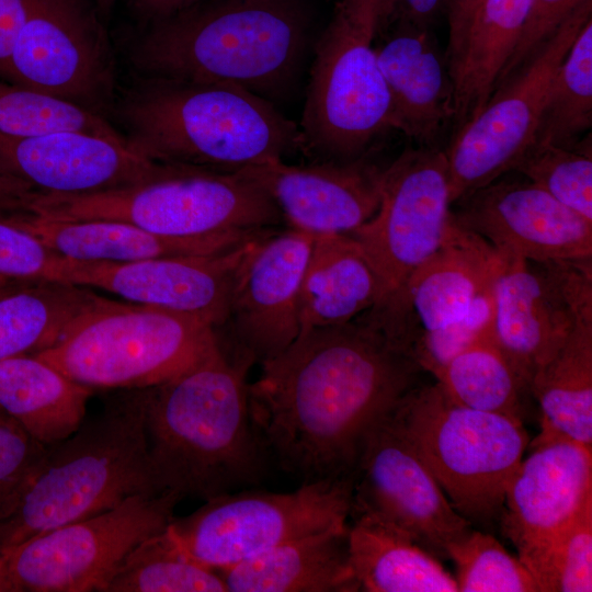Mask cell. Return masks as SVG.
<instances>
[{
  "label": "cell",
  "instance_id": "8",
  "mask_svg": "<svg viewBox=\"0 0 592 592\" xmlns=\"http://www.w3.org/2000/svg\"><path fill=\"white\" fill-rule=\"evenodd\" d=\"M392 414L460 515L498 517L530 443L522 420L463 406L437 382L415 387Z\"/></svg>",
  "mask_w": 592,
  "mask_h": 592
},
{
  "label": "cell",
  "instance_id": "36",
  "mask_svg": "<svg viewBox=\"0 0 592 592\" xmlns=\"http://www.w3.org/2000/svg\"><path fill=\"white\" fill-rule=\"evenodd\" d=\"M59 130L126 140L105 116L0 79V134L30 137Z\"/></svg>",
  "mask_w": 592,
  "mask_h": 592
},
{
  "label": "cell",
  "instance_id": "15",
  "mask_svg": "<svg viewBox=\"0 0 592 592\" xmlns=\"http://www.w3.org/2000/svg\"><path fill=\"white\" fill-rule=\"evenodd\" d=\"M451 224L444 149L408 148L384 168L378 209L351 234L380 280L382 299L441 247Z\"/></svg>",
  "mask_w": 592,
  "mask_h": 592
},
{
  "label": "cell",
  "instance_id": "18",
  "mask_svg": "<svg viewBox=\"0 0 592 592\" xmlns=\"http://www.w3.org/2000/svg\"><path fill=\"white\" fill-rule=\"evenodd\" d=\"M502 260L489 242L452 220L441 247L361 316L412 356L424 335L459 316L494 282Z\"/></svg>",
  "mask_w": 592,
  "mask_h": 592
},
{
  "label": "cell",
  "instance_id": "25",
  "mask_svg": "<svg viewBox=\"0 0 592 592\" xmlns=\"http://www.w3.org/2000/svg\"><path fill=\"white\" fill-rule=\"evenodd\" d=\"M9 219L35 235L57 254L80 262L123 263L213 254L229 250L258 234L175 238L112 219H55L33 213Z\"/></svg>",
  "mask_w": 592,
  "mask_h": 592
},
{
  "label": "cell",
  "instance_id": "13",
  "mask_svg": "<svg viewBox=\"0 0 592 592\" xmlns=\"http://www.w3.org/2000/svg\"><path fill=\"white\" fill-rule=\"evenodd\" d=\"M8 81L102 116L112 111L115 59L95 2L33 0L12 48Z\"/></svg>",
  "mask_w": 592,
  "mask_h": 592
},
{
  "label": "cell",
  "instance_id": "48",
  "mask_svg": "<svg viewBox=\"0 0 592 592\" xmlns=\"http://www.w3.org/2000/svg\"><path fill=\"white\" fill-rule=\"evenodd\" d=\"M201 0H126L133 14L146 26L169 18Z\"/></svg>",
  "mask_w": 592,
  "mask_h": 592
},
{
  "label": "cell",
  "instance_id": "33",
  "mask_svg": "<svg viewBox=\"0 0 592 592\" xmlns=\"http://www.w3.org/2000/svg\"><path fill=\"white\" fill-rule=\"evenodd\" d=\"M433 376L456 402L521 420V396L525 390L494 344L491 331L453 356Z\"/></svg>",
  "mask_w": 592,
  "mask_h": 592
},
{
  "label": "cell",
  "instance_id": "14",
  "mask_svg": "<svg viewBox=\"0 0 592 592\" xmlns=\"http://www.w3.org/2000/svg\"><path fill=\"white\" fill-rule=\"evenodd\" d=\"M494 304L492 340L530 391L576 322L592 320V258L534 262L503 255Z\"/></svg>",
  "mask_w": 592,
  "mask_h": 592
},
{
  "label": "cell",
  "instance_id": "38",
  "mask_svg": "<svg viewBox=\"0 0 592 592\" xmlns=\"http://www.w3.org/2000/svg\"><path fill=\"white\" fill-rule=\"evenodd\" d=\"M512 171L592 221L591 139L576 148L533 144Z\"/></svg>",
  "mask_w": 592,
  "mask_h": 592
},
{
  "label": "cell",
  "instance_id": "19",
  "mask_svg": "<svg viewBox=\"0 0 592 592\" xmlns=\"http://www.w3.org/2000/svg\"><path fill=\"white\" fill-rule=\"evenodd\" d=\"M519 175L505 173L454 202L453 223L506 257L534 262L592 258V221Z\"/></svg>",
  "mask_w": 592,
  "mask_h": 592
},
{
  "label": "cell",
  "instance_id": "22",
  "mask_svg": "<svg viewBox=\"0 0 592 592\" xmlns=\"http://www.w3.org/2000/svg\"><path fill=\"white\" fill-rule=\"evenodd\" d=\"M0 162L37 193L62 195L128 186L153 177L162 166L124 139L80 130L30 137L0 134Z\"/></svg>",
  "mask_w": 592,
  "mask_h": 592
},
{
  "label": "cell",
  "instance_id": "9",
  "mask_svg": "<svg viewBox=\"0 0 592 592\" xmlns=\"http://www.w3.org/2000/svg\"><path fill=\"white\" fill-rule=\"evenodd\" d=\"M354 477L304 482L291 492L253 487L205 500L167 526L179 547L197 562L221 570L285 542L348 524Z\"/></svg>",
  "mask_w": 592,
  "mask_h": 592
},
{
  "label": "cell",
  "instance_id": "7",
  "mask_svg": "<svg viewBox=\"0 0 592 592\" xmlns=\"http://www.w3.org/2000/svg\"><path fill=\"white\" fill-rule=\"evenodd\" d=\"M217 345L216 329L196 317L100 297L35 355L91 389L121 390L166 382Z\"/></svg>",
  "mask_w": 592,
  "mask_h": 592
},
{
  "label": "cell",
  "instance_id": "42",
  "mask_svg": "<svg viewBox=\"0 0 592 592\" xmlns=\"http://www.w3.org/2000/svg\"><path fill=\"white\" fill-rule=\"evenodd\" d=\"M585 0H531L521 37L499 77L496 89L516 72ZM494 89V90H496Z\"/></svg>",
  "mask_w": 592,
  "mask_h": 592
},
{
  "label": "cell",
  "instance_id": "2",
  "mask_svg": "<svg viewBox=\"0 0 592 592\" xmlns=\"http://www.w3.org/2000/svg\"><path fill=\"white\" fill-rule=\"evenodd\" d=\"M252 364L218 339L191 368L143 388L148 457L159 493L207 500L261 483L270 458L250 414Z\"/></svg>",
  "mask_w": 592,
  "mask_h": 592
},
{
  "label": "cell",
  "instance_id": "44",
  "mask_svg": "<svg viewBox=\"0 0 592 592\" xmlns=\"http://www.w3.org/2000/svg\"><path fill=\"white\" fill-rule=\"evenodd\" d=\"M446 4L447 0H382L375 36L395 24L430 29Z\"/></svg>",
  "mask_w": 592,
  "mask_h": 592
},
{
  "label": "cell",
  "instance_id": "51",
  "mask_svg": "<svg viewBox=\"0 0 592 592\" xmlns=\"http://www.w3.org/2000/svg\"><path fill=\"white\" fill-rule=\"evenodd\" d=\"M115 1L116 0H95V5H96V9L101 15V18L103 19V21L107 20L111 12H112V9L115 4Z\"/></svg>",
  "mask_w": 592,
  "mask_h": 592
},
{
  "label": "cell",
  "instance_id": "47",
  "mask_svg": "<svg viewBox=\"0 0 592 592\" xmlns=\"http://www.w3.org/2000/svg\"><path fill=\"white\" fill-rule=\"evenodd\" d=\"M38 193L0 162V218L31 213Z\"/></svg>",
  "mask_w": 592,
  "mask_h": 592
},
{
  "label": "cell",
  "instance_id": "21",
  "mask_svg": "<svg viewBox=\"0 0 592 592\" xmlns=\"http://www.w3.org/2000/svg\"><path fill=\"white\" fill-rule=\"evenodd\" d=\"M240 171L267 193L287 228L312 237L351 235L380 203L384 169L365 155L309 164L275 160Z\"/></svg>",
  "mask_w": 592,
  "mask_h": 592
},
{
  "label": "cell",
  "instance_id": "40",
  "mask_svg": "<svg viewBox=\"0 0 592 592\" xmlns=\"http://www.w3.org/2000/svg\"><path fill=\"white\" fill-rule=\"evenodd\" d=\"M494 306L493 282L459 316L424 335L414 345L412 357L424 372L434 375L453 356L491 331Z\"/></svg>",
  "mask_w": 592,
  "mask_h": 592
},
{
  "label": "cell",
  "instance_id": "1",
  "mask_svg": "<svg viewBox=\"0 0 592 592\" xmlns=\"http://www.w3.org/2000/svg\"><path fill=\"white\" fill-rule=\"evenodd\" d=\"M248 385L254 429L278 468L301 483L354 477L371 429L424 369L363 317L300 332Z\"/></svg>",
  "mask_w": 592,
  "mask_h": 592
},
{
  "label": "cell",
  "instance_id": "12",
  "mask_svg": "<svg viewBox=\"0 0 592 592\" xmlns=\"http://www.w3.org/2000/svg\"><path fill=\"white\" fill-rule=\"evenodd\" d=\"M179 502L169 493L135 494L21 543L7 551L13 592H103L126 555L167 528Z\"/></svg>",
  "mask_w": 592,
  "mask_h": 592
},
{
  "label": "cell",
  "instance_id": "29",
  "mask_svg": "<svg viewBox=\"0 0 592 592\" xmlns=\"http://www.w3.org/2000/svg\"><path fill=\"white\" fill-rule=\"evenodd\" d=\"M91 392L35 354L0 362V410L46 446L78 430Z\"/></svg>",
  "mask_w": 592,
  "mask_h": 592
},
{
  "label": "cell",
  "instance_id": "28",
  "mask_svg": "<svg viewBox=\"0 0 592 592\" xmlns=\"http://www.w3.org/2000/svg\"><path fill=\"white\" fill-rule=\"evenodd\" d=\"M351 516L349 555L360 591L458 592L455 577L407 533L366 511Z\"/></svg>",
  "mask_w": 592,
  "mask_h": 592
},
{
  "label": "cell",
  "instance_id": "5",
  "mask_svg": "<svg viewBox=\"0 0 592 592\" xmlns=\"http://www.w3.org/2000/svg\"><path fill=\"white\" fill-rule=\"evenodd\" d=\"M157 491L143 388L121 389L68 437L48 445L0 503V554L50 530Z\"/></svg>",
  "mask_w": 592,
  "mask_h": 592
},
{
  "label": "cell",
  "instance_id": "32",
  "mask_svg": "<svg viewBox=\"0 0 592 592\" xmlns=\"http://www.w3.org/2000/svg\"><path fill=\"white\" fill-rule=\"evenodd\" d=\"M101 296L57 281L24 282L0 296V362L54 345Z\"/></svg>",
  "mask_w": 592,
  "mask_h": 592
},
{
  "label": "cell",
  "instance_id": "37",
  "mask_svg": "<svg viewBox=\"0 0 592 592\" xmlns=\"http://www.w3.org/2000/svg\"><path fill=\"white\" fill-rule=\"evenodd\" d=\"M519 558L538 592L592 591V501L549 539Z\"/></svg>",
  "mask_w": 592,
  "mask_h": 592
},
{
  "label": "cell",
  "instance_id": "41",
  "mask_svg": "<svg viewBox=\"0 0 592 592\" xmlns=\"http://www.w3.org/2000/svg\"><path fill=\"white\" fill-rule=\"evenodd\" d=\"M64 257L9 218H0V277L18 282L54 281Z\"/></svg>",
  "mask_w": 592,
  "mask_h": 592
},
{
  "label": "cell",
  "instance_id": "10",
  "mask_svg": "<svg viewBox=\"0 0 592 592\" xmlns=\"http://www.w3.org/2000/svg\"><path fill=\"white\" fill-rule=\"evenodd\" d=\"M374 39L373 30L337 7L316 46L298 125L303 152L315 161L362 157L391 129L390 96Z\"/></svg>",
  "mask_w": 592,
  "mask_h": 592
},
{
  "label": "cell",
  "instance_id": "11",
  "mask_svg": "<svg viewBox=\"0 0 592 592\" xmlns=\"http://www.w3.org/2000/svg\"><path fill=\"white\" fill-rule=\"evenodd\" d=\"M591 18L592 0H585L493 91L480 112L453 134L444 149L452 204L511 172L535 143L554 76Z\"/></svg>",
  "mask_w": 592,
  "mask_h": 592
},
{
  "label": "cell",
  "instance_id": "50",
  "mask_svg": "<svg viewBox=\"0 0 592 592\" xmlns=\"http://www.w3.org/2000/svg\"><path fill=\"white\" fill-rule=\"evenodd\" d=\"M0 592H13L7 572V553L0 554Z\"/></svg>",
  "mask_w": 592,
  "mask_h": 592
},
{
  "label": "cell",
  "instance_id": "26",
  "mask_svg": "<svg viewBox=\"0 0 592 592\" xmlns=\"http://www.w3.org/2000/svg\"><path fill=\"white\" fill-rule=\"evenodd\" d=\"M348 533L349 524L321 530L217 571L227 592H356Z\"/></svg>",
  "mask_w": 592,
  "mask_h": 592
},
{
  "label": "cell",
  "instance_id": "35",
  "mask_svg": "<svg viewBox=\"0 0 592 592\" xmlns=\"http://www.w3.org/2000/svg\"><path fill=\"white\" fill-rule=\"evenodd\" d=\"M592 127V18L584 24L551 81L534 144L581 146Z\"/></svg>",
  "mask_w": 592,
  "mask_h": 592
},
{
  "label": "cell",
  "instance_id": "16",
  "mask_svg": "<svg viewBox=\"0 0 592 592\" xmlns=\"http://www.w3.org/2000/svg\"><path fill=\"white\" fill-rule=\"evenodd\" d=\"M352 510L377 515L440 557H446V547L471 530V523L449 502L392 410L363 442Z\"/></svg>",
  "mask_w": 592,
  "mask_h": 592
},
{
  "label": "cell",
  "instance_id": "30",
  "mask_svg": "<svg viewBox=\"0 0 592 592\" xmlns=\"http://www.w3.org/2000/svg\"><path fill=\"white\" fill-rule=\"evenodd\" d=\"M531 0H482L462 50L449 68L453 134L474 118L493 93L524 29Z\"/></svg>",
  "mask_w": 592,
  "mask_h": 592
},
{
  "label": "cell",
  "instance_id": "24",
  "mask_svg": "<svg viewBox=\"0 0 592 592\" xmlns=\"http://www.w3.org/2000/svg\"><path fill=\"white\" fill-rule=\"evenodd\" d=\"M376 58L391 106V128L419 146L437 147L453 121V84L430 29L395 24L376 34Z\"/></svg>",
  "mask_w": 592,
  "mask_h": 592
},
{
  "label": "cell",
  "instance_id": "39",
  "mask_svg": "<svg viewBox=\"0 0 592 592\" xmlns=\"http://www.w3.org/2000/svg\"><path fill=\"white\" fill-rule=\"evenodd\" d=\"M445 551L460 592H538L525 565L490 534L470 530Z\"/></svg>",
  "mask_w": 592,
  "mask_h": 592
},
{
  "label": "cell",
  "instance_id": "45",
  "mask_svg": "<svg viewBox=\"0 0 592 592\" xmlns=\"http://www.w3.org/2000/svg\"><path fill=\"white\" fill-rule=\"evenodd\" d=\"M33 0H0V79L8 81V68L15 38Z\"/></svg>",
  "mask_w": 592,
  "mask_h": 592
},
{
  "label": "cell",
  "instance_id": "49",
  "mask_svg": "<svg viewBox=\"0 0 592 592\" xmlns=\"http://www.w3.org/2000/svg\"><path fill=\"white\" fill-rule=\"evenodd\" d=\"M382 0H341L338 4L349 15L376 32Z\"/></svg>",
  "mask_w": 592,
  "mask_h": 592
},
{
  "label": "cell",
  "instance_id": "52",
  "mask_svg": "<svg viewBox=\"0 0 592 592\" xmlns=\"http://www.w3.org/2000/svg\"><path fill=\"white\" fill-rule=\"evenodd\" d=\"M21 283H24V282L11 281L8 278L0 277V296L8 293L12 288L16 287Z\"/></svg>",
  "mask_w": 592,
  "mask_h": 592
},
{
  "label": "cell",
  "instance_id": "6",
  "mask_svg": "<svg viewBox=\"0 0 592 592\" xmlns=\"http://www.w3.org/2000/svg\"><path fill=\"white\" fill-rule=\"evenodd\" d=\"M31 213L55 219H112L175 238L254 234L282 221L246 172L164 163L151 178L104 192L37 194Z\"/></svg>",
  "mask_w": 592,
  "mask_h": 592
},
{
  "label": "cell",
  "instance_id": "27",
  "mask_svg": "<svg viewBox=\"0 0 592 592\" xmlns=\"http://www.w3.org/2000/svg\"><path fill=\"white\" fill-rule=\"evenodd\" d=\"M382 297L380 280L352 235L315 237L300 287V332L350 322Z\"/></svg>",
  "mask_w": 592,
  "mask_h": 592
},
{
  "label": "cell",
  "instance_id": "23",
  "mask_svg": "<svg viewBox=\"0 0 592 592\" xmlns=\"http://www.w3.org/2000/svg\"><path fill=\"white\" fill-rule=\"evenodd\" d=\"M504 494L503 531L521 557L592 501V447L556 441L531 447Z\"/></svg>",
  "mask_w": 592,
  "mask_h": 592
},
{
  "label": "cell",
  "instance_id": "3",
  "mask_svg": "<svg viewBox=\"0 0 592 592\" xmlns=\"http://www.w3.org/2000/svg\"><path fill=\"white\" fill-rule=\"evenodd\" d=\"M310 27L303 0H201L146 25L127 59L140 78L236 84L272 102L295 81Z\"/></svg>",
  "mask_w": 592,
  "mask_h": 592
},
{
  "label": "cell",
  "instance_id": "4",
  "mask_svg": "<svg viewBox=\"0 0 592 592\" xmlns=\"http://www.w3.org/2000/svg\"><path fill=\"white\" fill-rule=\"evenodd\" d=\"M112 111L152 161L237 172L303 152L299 126L236 84L137 77Z\"/></svg>",
  "mask_w": 592,
  "mask_h": 592
},
{
  "label": "cell",
  "instance_id": "46",
  "mask_svg": "<svg viewBox=\"0 0 592 592\" xmlns=\"http://www.w3.org/2000/svg\"><path fill=\"white\" fill-rule=\"evenodd\" d=\"M482 0H447L446 16L448 24V43L445 58L448 70L456 61L475 12Z\"/></svg>",
  "mask_w": 592,
  "mask_h": 592
},
{
  "label": "cell",
  "instance_id": "31",
  "mask_svg": "<svg viewBox=\"0 0 592 592\" xmlns=\"http://www.w3.org/2000/svg\"><path fill=\"white\" fill-rule=\"evenodd\" d=\"M530 392L540 430L528 447L573 441L592 447V320H578L558 352L535 374Z\"/></svg>",
  "mask_w": 592,
  "mask_h": 592
},
{
  "label": "cell",
  "instance_id": "43",
  "mask_svg": "<svg viewBox=\"0 0 592 592\" xmlns=\"http://www.w3.org/2000/svg\"><path fill=\"white\" fill-rule=\"evenodd\" d=\"M46 447L0 410V503L24 479Z\"/></svg>",
  "mask_w": 592,
  "mask_h": 592
},
{
  "label": "cell",
  "instance_id": "34",
  "mask_svg": "<svg viewBox=\"0 0 592 592\" xmlns=\"http://www.w3.org/2000/svg\"><path fill=\"white\" fill-rule=\"evenodd\" d=\"M103 592H227L219 572L186 555L167 528L135 546Z\"/></svg>",
  "mask_w": 592,
  "mask_h": 592
},
{
  "label": "cell",
  "instance_id": "17",
  "mask_svg": "<svg viewBox=\"0 0 592 592\" xmlns=\"http://www.w3.org/2000/svg\"><path fill=\"white\" fill-rule=\"evenodd\" d=\"M314 239L286 228L262 230L249 241L224 326L230 331V349L252 363L280 354L300 333V287Z\"/></svg>",
  "mask_w": 592,
  "mask_h": 592
},
{
  "label": "cell",
  "instance_id": "20",
  "mask_svg": "<svg viewBox=\"0 0 592 592\" xmlns=\"http://www.w3.org/2000/svg\"><path fill=\"white\" fill-rule=\"evenodd\" d=\"M251 238L213 254L123 263L62 258L54 281L99 288L134 304L193 316L217 330L226 322L232 284Z\"/></svg>",
  "mask_w": 592,
  "mask_h": 592
}]
</instances>
